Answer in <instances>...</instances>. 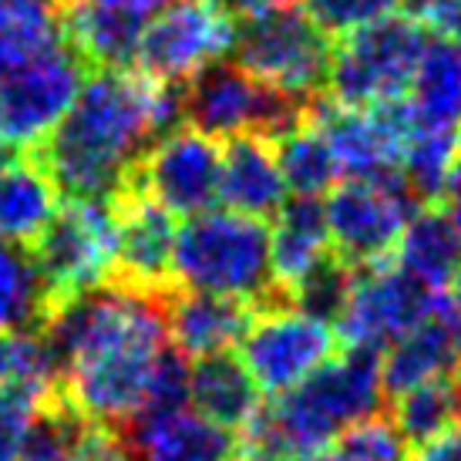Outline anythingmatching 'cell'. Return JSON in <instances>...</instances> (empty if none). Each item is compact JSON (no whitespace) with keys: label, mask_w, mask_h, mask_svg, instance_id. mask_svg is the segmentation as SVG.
<instances>
[{"label":"cell","mask_w":461,"mask_h":461,"mask_svg":"<svg viewBox=\"0 0 461 461\" xmlns=\"http://www.w3.org/2000/svg\"><path fill=\"white\" fill-rule=\"evenodd\" d=\"M219 139L193 125H176L145 149L129 189L149 195L172 216H199L219 199Z\"/></svg>","instance_id":"obj_15"},{"label":"cell","mask_w":461,"mask_h":461,"mask_svg":"<svg viewBox=\"0 0 461 461\" xmlns=\"http://www.w3.org/2000/svg\"><path fill=\"white\" fill-rule=\"evenodd\" d=\"M17 374H21V344H17V333H0V394L7 387H17Z\"/></svg>","instance_id":"obj_39"},{"label":"cell","mask_w":461,"mask_h":461,"mask_svg":"<svg viewBox=\"0 0 461 461\" xmlns=\"http://www.w3.org/2000/svg\"><path fill=\"white\" fill-rule=\"evenodd\" d=\"M414 461H461V418H455L431 441H424L421 448H414Z\"/></svg>","instance_id":"obj_38"},{"label":"cell","mask_w":461,"mask_h":461,"mask_svg":"<svg viewBox=\"0 0 461 461\" xmlns=\"http://www.w3.org/2000/svg\"><path fill=\"white\" fill-rule=\"evenodd\" d=\"M441 199H445V209H441V212L448 216L451 230H455V236H458V243H461V166L455 168V176L448 179Z\"/></svg>","instance_id":"obj_41"},{"label":"cell","mask_w":461,"mask_h":461,"mask_svg":"<svg viewBox=\"0 0 461 461\" xmlns=\"http://www.w3.org/2000/svg\"><path fill=\"white\" fill-rule=\"evenodd\" d=\"M330 232L321 199H286L269 226V280L286 300L296 283L330 257Z\"/></svg>","instance_id":"obj_21"},{"label":"cell","mask_w":461,"mask_h":461,"mask_svg":"<svg viewBox=\"0 0 461 461\" xmlns=\"http://www.w3.org/2000/svg\"><path fill=\"white\" fill-rule=\"evenodd\" d=\"M418 212V199L401 179H347L323 203L333 257L350 267L391 259L397 236Z\"/></svg>","instance_id":"obj_12"},{"label":"cell","mask_w":461,"mask_h":461,"mask_svg":"<svg viewBox=\"0 0 461 461\" xmlns=\"http://www.w3.org/2000/svg\"><path fill=\"white\" fill-rule=\"evenodd\" d=\"M189 408L205 421L230 431H246V424L263 408L259 387L243 367V360L226 354L199 357L189 364Z\"/></svg>","instance_id":"obj_23"},{"label":"cell","mask_w":461,"mask_h":461,"mask_svg":"<svg viewBox=\"0 0 461 461\" xmlns=\"http://www.w3.org/2000/svg\"><path fill=\"white\" fill-rule=\"evenodd\" d=\"M455 418H461V404L455 384H448L445 377L394 394L391 421H394L397 435L404 438L408 448H421L424 441L441 435Z\"/></svg>","instance_id":"obj_31"},{"label":"cell","mask_w":461,"mask_h":461,"mask_svg":"<svg viewBox=\"0 0 461 461\" xmlns=\"http://www.w3.org/2000/svg\"><path fill=\"white\" fill-rule=\"evenodd\" d=\"M232 461H283V458H276V455H269V451H259V448H249V445H246V451H236V455H232Z\"/></svg>","instance_id":"obj_44"},{"label":"cell","mask_w":461,"mask_h":461,"mask_svg":"<svg viewBox=\"0 0 461 461\" xmlns=\"http://www.w3.org/2000/svg\"><path fill=\"white\" fill-rule=\"evenodd\" d=\"M411 14L435 41H461V0H418Z\"/></svg>","instance_id":"obj_37"},{"label":"cell","mask_w":461,"mask_h":461,"mask_svg":"<svg viewBox=\"0 0 461 461\" xmlns=\"http://www.w3.org/2000/svg\"><path fill=\"white\" fill-rule=\"evenodd\" d=\"M428 44V31L408 11H387L354 27L330 48L327 85L333 102L384 104L404 98Z\"/></svg>","instance_id":"obj_5"},{"label":"cell","mask_w":461,"mask_h":461,"mask_svg":"<svg viewBox=\"0 0 461 461\" xmlns=\"http://www.w3.org/2000/svg\"><path fill=\"white\" fill-rule=\"evenodd\" d=\"M408 104L418 122L461 129V41H435L424 48Z\"/></svg>","instance_id":"obj_27"},{"label":"cell","mask_w":461,"mask_h":461,"mask_svg":"<svg viewBox=\"0 0 461 461\" xmlns=\"http://www.w3.org/2000/svg\"><path fill=\"white\" fill-rule=\"evenodd\" d=\"M118 212V246L112 280L149 290V294H168V267H172V246H176V216L152 203L141 193L115 195Z\"/></svg>","instance_id":"obj_16"},{"label":"cell","mask_w":461,"mask_h":461,"mask_svg":"<svg viewBox=\"0 0 461 461\" xmlns=\"http://www.w3.org/2000/svg\"><path fill=\"white\" fill-rule=\"evenodd\" d=\"M461 166V129L458 125H431V122H418L411 125L404 149H401V162H397V176L408 185V193L418 203H435L441 199L455 168Z\"/></svg>","instance_id":"obj_26"},{"label":"cell","mask_w":461,"mask_h":461,"mask_svg":"<svg viewBox=\"0 0 461 461\" xmlns=\"http://www.w3.org/2000/svg\"><path fill=\"white\" fill-rule=\"evenodd\" d=\"M219 14H226L230 21H249L253 14L267 11L273 0H209Z\"/></svg>","instance_id":"obj_42"},{"label":"cell","mask_w":461,"mask_h":461,"mask_svg":"<svg viewBox=\"0 0 461 461\" xmlns=\"http://www.w3.org/2000/svg\"><path fill=\"white\" fill-rule=\"evenodd\" d=\"M58 205L61 193L34 162V155H11L0 162V243L31 249L48 230Z\"/></svg>","instance_id":"obj_22"},{"label":"cell","mask_w":461,"mask_h":461,"mask_svg":"<svg viewBox=\"0 0 461 461\" xmlns=\"http://www.w3.org/2000/svg\"><path fill=\"white\" fill-rule=\"evenodd\" d=\"M294 461H344V458H340L330 445V448H317V451H307V455H296Z\"/></svg>","instance_id":"obj_45"},{"label":"cell","mask_w":461,"mask_h":461,"mask_svg":"<svg viewBox=\"0 0 461 461\" xmlns=\"http://www.w3.org/2000/svg\"><path fill=\"white\" fill-rule=\"evenodd\" d=\"M166 296L108 280L48 310L38 330L58 367V394L81 418L122 431L141 411L168 347Z\"/></svg>","instance_id":"obj_1"},{"label":"cell","mask_w":461,"mask_h":461,"mask_svg":"<svg viewBox=\"0 0 461 461\" xmlns=\"http://www.w3.org/2000/svg\"><path fill=\"white\" fill-rule=\"evenodd\" d=\"M236 65L300 102L321 98L330 75V44L294 0H273L236 27Z\"/></svg>","instance_id":"obj_6"},{"label":"cell","mask_w":461,"mask_h":461,"mask_svg":"<svg viewBox=\"0 0 461 461\" xmlns=\"http://www.w3.org/2000/svg\"><path fill=\"white\" fill-rule=\"evenodd\" d=\"M88 65L65 41L0 81V152H34L75 104Z\"/></svg>","instance_id":"obj_9"},{"label":"cell","mask_w":461,"mask_h":461,"mask_svg":"<svg viewBox=\"0 0 461 461\" xmlns=\"http://www.w3.org/2000/svg\"><path fill=\"white\" fill-rule=\"evenodd\" d=\"M219 199L226 209L253 219H269L290 199L283 182L276 145L263 135H236L222 149L219 166Z\"/></svg>","instance_id":"obj_20"},{"label":"cell","mask_w":461,"mask_h":461,"mask_svg":"<svg viewBox=\"0 0 461 461\" xmlns=\"http://www.w3.org/2000/svg\"><path fill=\"white\" fill-rule=\"evenodd\" d=\"M61 41L54 0H0V81Z\"/></svg>","instance_id":"obj_28"},{"label":"cell","mask_w":461,"mask_h":461,"mask_svg":"<svg viewBox=\"0 0 461 461\" xmlns=\"http://www.w3.org/2000/svg\"><path fill=\"white\" fill-rule=\"evenodd\" d=\"M455 394H458V404H461V360L455 364Z\"/></svg>","instance_id":"obj_46"},{"label":"cell","mask_w":461,"mask_h":461,"mask_svg":"<svg viewBox=\"0 0 461 461\" xmlns=\"http://www.w3.org/2000/svg\"><path fill=\"white\" fill-rule=\"evenodd\" d=\"M391 257L428 290H445L461 267V243L441 209H418L397 236Z\"/></svg>","instance_id":"obj_25"},{"label":"cell","mask_w":461,"mask_h":461,"mask_svg":"<svg viewBox=\"0 0 461 461\" xmlns=\"http://www.w3.org/2000/svg\"><path fill=\"white\" fill-rule=\"evenodd\" d=\"M249 321H253V303L236 296L195 294V290L176 294V286L166 296L168 347L179 350L185 360L226 354L243 340Z\"/></svg>","instance_id":"obj_18"},{"label":"cell","mask_w":461,"mask_h":461,"mask_svg":"<svg viewBox=\"0 0 461 461\" xmlns=\"http://www.w3.org/2000/svg\"><path fill=\"white\" fill-rule=\"evenodd\" d=\"M51 310L31 249L0 243V333L38 330Z\"/></svg>","instance_id":"obj_29"},{"label":"cell","mask_w":461,"mask_h":461,"mask_svg":"<svg viewBox=\"0 0 461 461\" xmlns=\"http://www.w3.org/2000/svg\"><path fill=\"white\" fill-rule=\"evenodd\" d=\"M445 296H448V303L461 313V267L455 269V276L448 280V286H445Z\"/></svg>","instance_id":"obj_43"},{"label":"cell","mask_w":461,"mask_h":461,"mask_svg":"<svg viewBox=\"0 0 461 461\" xmlns=\"http://www.w3.org/2000/svg\"><path fill=\"white\" fill-rule=\"evenodd\" d=\"M139 17L108 11L91 0H65L61 4V34L77 58L91 68H129L141 34Z\"/></svg>","instance_id":"obj_24"},{"label":"cell","mask_w":461,"mask_h":461,"mask_svg":"<svg viewBox=\"0 0 461 461\" xmlns=\"http://www.w3.org/2000/svg\"><path fill=\"white\" fill-rule=\"evenodd\" d=\"M182 95V122L212 139L236 135H263L280 141L286 131L300 129L310 118V104L294 95L269 88L243 71L240 65L216 61L185 85Z\"/></svg>","instance_id":"obj_7"},{"label":"cell","mask_w":461,"mask_h":461,"mask_svg":"<svg viewBox=\"0 0 461 461\" xmlns=\"http://www.w3.org/2000/svg\"><path fill=\"white\" fill-rule=\"evenodd\" d=\"M276 158H280V172L286 189L300 199H321L337 185L340 168L333 162V152L323 131L313 122H303L300 129L286 131L276 145Z\"/></svg>","instance_id":"obj_30"},{"label":"cell","mask_w":461,"mask_h":461,"mask_svg":"<svg viewBox=\"0 0 461 461\" xmlns=\"http://www.w3.org/2000/svg\"><path fill=\"white\" fill-rule=\"evenodd\" d=\"M381 354L347 347L333 354L296 387L263 404L246 424L249 448L276 458H296L317 448H330L347 428L381 411Z\"/></svg>","instance_id":"obj_3"},{"label":"cell","mask_w":461,"mask_h":461,"mask_svg":"<svg viewBox=\"0 0 461 461\" xmlns=\"http://www.w3.org/2000/svg\"><path fill=\"white\" fill-rule=\"evenodd\" d=\"M310 122L323 131L333 162L347 179H401L397 162L414 125V112L404 98L384 104H340L317 98Z\"/></svg>","instance_id":"obj_13"},{"label":"cell","mask_w":461,"mask_h":461,"mask_svg":"<svg viewBox=\"0 0 461 461\" xmlns=\"http://www.w3.org/2000/svg\"><path fill=\"white\" fill-rule=\"evenodd\" d=\"M236 21L219 14L209 0H172L141 24L135 68L162 85H189L199 71L232 51Z\"/></svg>","instance_id":"obj_10"},{"label":"cell","mask_w":461,"mask_h":461,"mask_svg":"<svg viewBox=\"0 0 461 461\" xmlns=\"http://www.w3.org/2000/svg\"><path fill=\"white\" fill-rule=\"evenodd\" d=\"M435 296L438 290H428L391 259L357 267L344 307L333 321L337 337L347 347L381 354L387 344H394L401 333H408L431 313Z\"/></svg>","instance_id":"obj_14"},{"label":"cell","mask_w":461,"mask_h":461,"mask_svg":"<svg viewBox=\"0 0 461 461\" xmlns=\"http://www.w3.org/2000/svg\"><path fill=\"white\" fill-rule=\"evenodd\" d=\"M294 4L327 38H344L354 27L397 7V0H294Z\"/></svg>","instance_id":"obj_35"},{"label":"cell","mask_w":461,"mask_h":461,"mask_svg":"<svg viewBox=\"0 0 461 461\" xmlns=\"http://www.w3.org/2000/svg\"><path fill=\"white\" fill-rule=\"evenodd\" d=\"M337 333L327 321L310 317L294 303H267L253 310V321L240 340V360L257 381L259 394H286L303 377L330 360Z\"/></svg>","instance_id":"obj_11"},{"label":"cell","mask_w":461,"mask_h":461,"mask_svg":"<svg viewBox=\"0 0 461 461\" xmlns=\"http://www.w3.org/2000/svg\"><path fill=\"white\" fill-rule=\"evenodd\" d=\"M354 269L357 267H350V263H344L340 257L330 253L321 267L310 269L307 276L296 283L294 290H290V296H286V303L300 307L310 317H321V321L333 323L340 307H344L350 280H354Z\"/></svg>","instance_id":"obj_33"},{"label":"cell","mask_w":461,"mask_h":461,"mask_svg":"<svg viewBox=\"0 0 461 461\" xmlns=\"http://www.w3.org/2000/svg\"><path fill=\"white\" fill-rule=\"evenodd\" d=\"M182 122V95L139 68H95L58 129L34 149L58 193L115 199L158 135Z\"/></svg>","instance_id":"obj_2"},{"label":"cell","mask_w":461,"mask_h":461,"mask_svg":"<svg viewBox=\"0 0 461 461\" xmlns=\"http://www.w3.org/2000/svg\"><path fill=\"white\" fill-rule=\"evenodd\" d=\"M377 360L387 394H401L455 371L461 360V313L448 303L445 290H438L431 313L408 333H401L394 344H387L384 357Z\"/></svg>","instance_id":"obj_17"},{"label":"cell","mask_w":461,"mask_h":461,"mask_svg":"<svg viewBox=\"0 0 461 461\" xmlns=\"http://www.w3.org/2000/svg\"><path fill=\"white\" fill-rule=\"evenodd\" d=\"M98 7H108V11L129 14V17H139V21H149L155 11H162L172 0H91Z\"/></svg>","instance_id":"obj_40"},{"label":"cell","mask_w":461,"mask_h":461,"mask_svg":"<svg viewBox=\"0 0 461 461\" xmlns=\"http://www.w3.org/2000/svg\"><path fill=\"white\" fill-rule=\"evenodd\" d=\"M118 435L129 461H232L240 451L236 431L205 421L193 408L131 421Z\"/></svg>","instance_id":"obj_19"},{"label":"cell","mask_w":461,"mask_h":461,"mask_svg":"<svg viewBox=\"0 0 461 461\" xmlns=\"http://www.w3.org/2000/svg\"><path fill=\"white\" fill-rule=\"evenodd\" d=\"M168 280L179 290L236 296L253 307L286 303L269 280V226L232 209H205L176 230Z\"/></svg>","instance_id":"obj_4"},{"label":"cell","mask_w":461,"mask_h":461,"mask_svg":"<svg viewBox=\"0 0 461 461\" xmlns=\"http://www.w3.org/2000/svg\"><path fill=\"white\" fill-rule=\"evenodd\" d=\"M333 451L344 461H408V445L397 435L391 418L381 411L367 414L347 428L344 435L333 441Z\"/></svg>","instance_id":"obj_34"},{"label":"cell","mask_w":461,"mask_h":461,"mask_svg":"<svg viewBox=\"0 0 461 461\" xmlns=\"http://www.w3.org/2000/svg\"><path fill=\"white\" fill-rule=\"evenodd\" d=\"M88 424V418H81L65 397L54 391L31 414L21 461H71Z\"/></svg>","instance_id":"obj_32"},{"label":"cell","mask_w":461,"mask_h":461,"mask_svg":"<svg viewBox=\"0 0 461 461\" xmlns=\"http://www.w3.org/2000/svg\"><path fill=\"white\" fill-rule=\"evenodd\" d=\"M115 246V199H68L65 205H58L48 230L31 246L51 307L65 296L85 294L112 280Z\"/></svg>","instance_id":"obj_8"},{"label":"cell","mask_w":461,"mask_h":461,"mask_svg":"<svg viewBox=\"0 0 461 461\" xmlns=\"http://www.w3.org/2000/svg\"><path fill=\"white\" fill-rule=\"evenodd\" d=\"M41 401H44L41 394H31L21 387H7L0 394V461H21L27 424Z\"/></svg>","instance_id":"obj_36"}]
</instances>
